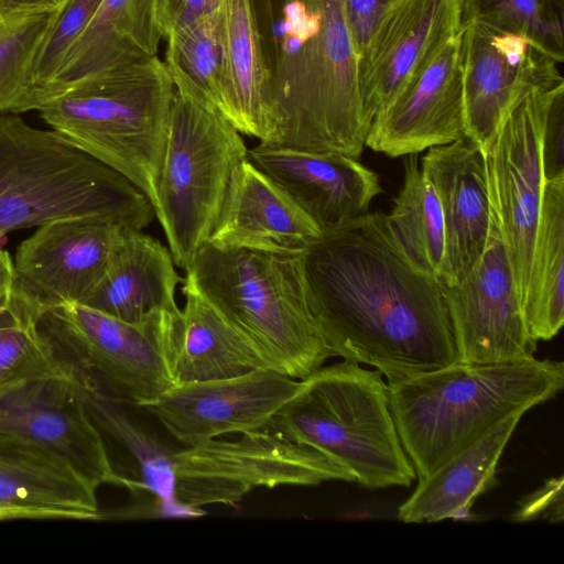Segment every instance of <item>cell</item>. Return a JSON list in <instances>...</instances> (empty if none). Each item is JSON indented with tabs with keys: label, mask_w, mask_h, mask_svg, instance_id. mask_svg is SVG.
<instances>
[{
	"label": "cell",
	"mask_w": 564,
	"mask_h": 564,
	"mask_svg": "<svg viewBox=\"0 0 564 564\" xmlns=\"http://www.w3.org/2000/svg\"><path fill=\"white\" fill-rule=\"evenodd\" d=\"M465 134L482 151L510 107L533 88L564 83L558 62L521 36L462 22Z\"/></svg>",
	"instance_id": "9a60e30c"
},
{
	"label": "cell",
	"mask_w": 564,
	"mask_h": 564,
	"mask_svg": "<svg viewBox=\"0 0 564 564\" xmlns=\"http://www.w3.org/2000/svg\"><path fill=\"white\" fill-rule=\"evenodd\" d=\"M404 182L388 219L401 243L423 269L440 278L445 254V227L435 189L409 154Z\"/></svg>",
	"instance_id": "4dcf8cb0"
},
{
	"label": "cell",
	"mask_w": 564,
	"mask_h": 564,
	"mask_svg": "<svg viewBox=\"0 0 564 564\" xmlns=\"http://www.w3.org/2000/svg\"><path fill=\"white\" fill-rule=\"evenodd\" d=\"M564 83L533 88L507 111L484 149L488 193L521 305L527 292L544 185L542 135Z\"/></svg>",
	"instance_id": "8fae6325"
},
{
	"label": "cell",
	"mask_w": 564,
	"mask_h": 564,
	"mask_svg": "<svg viewBox=\"0 0 564 564\" xmlns=\"http://www.w3.org/2000/svg\"><path fill=\"white\" fill-rule=\"evenodd\" d=\"M174 91L156 55L80 78L36 110L51 129L132 182L154 209Z\"/></svg>",
	"instance_id": "5b68a950"
},
{
	"label": "cell",
	"mask_w": 564,
	"mask_h": 564,
	"mask_svg": "<svg viewBox=\"0 0 564 564\" xmlns=\"http://www.w3.org/2000/svg\"><path fill=\"white\" fill-rule=\"evenodd\" d=\"M564 178L544 182L522 312L534 341L553 338L564 323Z\"/></svg>",
	"instance_id": "83f0119b"
},
{
	"label": "cell",
	"mask_w": 564,
	"mask_h": 564,
	"mask_svg": "<svg viewBox=\"0 0 564 564\" xmlns=\"http://www.w3.org/2000/svg\"><path fill=\"white\" fill-rule=\"evenodd\" d=\"M321 235V228L291 196L247 159L235 172L207 242L302 254Z\"/></svg>",
	"instance_id": "44dd1931"
},
{
	"label": "cell",
	"mask_w": 564,
	"mask_h": 564,
	"mask_svg": "<svg viewBox=\"0 0 564 564\" xmlns=\"http://www.w3.org/2000/svg\"><path fill=\"white\" fill-rule=\"evenodd\" d=\"M98 486L62 457L0 441V513L12 519L98 520Z\"/></svg>",
	"instance_id": "7402d4cb"
},
{
	"label": "cell",
	"mask_w": 564,
	"mask_h": 564,
	"mask_svg": "<svg viewBox=\"0 0 564 564\" xmlns=\"http://www.w3.org/2000/svg\"><path fill=\"white\" fill-rule=\"evenodd\" d=\"M219 31L223 115L240 133L264 143L271 130L269 72L252 0H221Z\"/></svg>",
	"instance_id": "d4e9b609"
},
{
	"label": "cell",
	"mask_w": 564,
	"mask_h": 564,
	"mask_svg": "<svg viewBox=\"0 0 564 564\" xmlns=\"http://www.w3.org/2000/svg\"><path fill=\"white\" fill-rule=\"evenodd\" d=\"M1 520H3V517H2V516H1V513H0V521H1Z\"/></svg>",
	"instance_id": "b9f144b4"
},
{
	"label": "cell",
	"mask_w": 564,
	"mask_h": 564,
	"mask_svg": "<svg viewBox=\"0 0 564 564\" xmlns=\"http://www.w3.org/2000/svg\"><path fill=\"white\" fill-rule=\"evenodd\" d=\"M564 364L534 357L465 364L388 381L391 414L416 477L423 479L506 416L554 398Z\"/></svg>",
	"instance_id": "3957f363"
},
{
	"label": "cell",
	"mask_w": 564,
	"mask_h": 564,
	"mask_svg": "<svg viewBox=\"0 0 564 564\" xmlns=\"http://www.w3.org/2000/svg\"><path fill=\"white\" fill-rule=\"evenodd\" d=\"M390 1L343 0L346 19L359 57L382 11Z\"/></svg>",
	"instance_id": "f35d334b"
},
{
	"label": "cell",
	"mask_w": 564,
	"mask_h": 564,
	"mask_svg": "<svg viewBox=\"0 0 564 564\" xmlns=\"http://www.w3.org/2000/svg\"><path fill=\"white\" fill-rule=\"evenodd\" d=\"M0 441L53 453L98 487L133 489L134 481L117 473L70 368L57 356L52 364L0 384Z\"/></svg>",
	"instance_id": "7c38bea8"
},
{
	"label": "cell",
	"mask_w": 564,
	"mask_h": 564,
	"mask_svg": "<svg viewBox=\"0 0 564 564\" xmlns=\"http://www.w3.org/2000/svg\"><path fill=\"white\" fill-rule=\"evenodd\" d=\"M102 0H63L44 39L32 72L33 110L40 94L56 77L67 53Z\"/></svg>",
	"instance_id": "e575fe53"
},
{
	"label": "cell",
	"mask_w": 564,
	"mask_h": 564,
	"mask_svg": "<svg viewBox=\"0 0 564 564\" xmlns=\"http://www.w3.org/2000/svg\"><path fill=\"white\" fill-rule=\"evenodd\" d=\"M249 161L284 189L321 228L340 226L369 212L381 193L378 175L356 159L258 144Z\"/></svg>",
	"instance_id": "ffe728a7"
},
{
	"label": "cell",
	"mask_w": 564,
	"mask_h": 564,
	"mask_svg": "<svg viewBox=\"0 0 564 564\" xmlns=\"http://www.w3.org/2000/svg\"><path fill=\"white\" fill-rule=\"evenodd\" d=\"M302 257L206 242L183 281L258 349L269 368L294 379L333 356L310 308Z\"/></svg>",
	"instance_id": "8992f818"
},
{
	"label": "cell",
	"mask_w": 564,
	"mask_h": 564,
	"mask_svg": "<svg viewBox=\"0 0 564 564\" xmlns=\"http://www.w3.org/2000/svg\"><path fill=\"white\" fill-rule=\"evenodd\" d=\"M538 518L552 522L563 520V476L553 477L527 496L513 513L514 521H532Z\"/></svg>",
	"instance_id": "74e56055"
},
{
	"label": "cell",
	"mask_w": 564,
	"mask_h": 564,
	"mask_svg": "<svg viewBox=\"0 0 564 564\" xmlns=\"http://www.w3.org/2000/svg\"><path fill=\"white\" fill-rule=\"evenodd\" d=\"M466 21L521 36L560 64L564 59V0H463Z\"/></svg>",
	"instance_id": "d6a6232c"
},
{
	"label": "cell",
	"mask_w": 564,
	"mask_h": 564,
	"mask_svg": "<svg viewBox=\"0 0 564 564\" xmlns=\"http://www.w3.org/2000/svg\"><path fill=\"white\" fill-rule=\"evenodd\" d=\"M169 249L142 230L123 228L99 282L79 303L138 323L161 310H178L175 290L184 280Z\"/></svg>",
	"instance_id": "603a6c76"
},
{
	"label": "cell",
	"mask_w": 564,
	"mask_h": 564,
	"mask_svg": "<svg viewBox=\"0 0 564 564\" xmlns=\"http://www.w3.org/2000/svg\"><path fill=\"white\" fill-rule=\"evenodd\" d=\"M174 352L177 383L209 381L269 368L258 349L189 286Z\"/></svg>",
	"instance_id": "4316f807"
},
{
	"label": "cell",
	"mask_w": 564,
	"mask_h": 564,
	"mask_svg": "<svg viewBox=\"0 0 564 564\" xmlns=\"http://www.w3.org/2000/svg\"><path fill=\"white\" fill-rule=\"evenodd\" d=\"M524 413L506 416L420 479L413 494L399 507L405 523L437 522L465 516L476 498L495 480L498 462Z\"/></svg>",
	"instance_id": "cb8c5ba5"
},
{
	"label": "cell",
	"mask_w": 564,
	"mask_h": 564,
	"mask_svg": "<svg viewBox=\"0 0 564 564\" xmlns=\"http://www.w3.org/2000/svg\"><path fill=\"white\" fill-rule=\"evenodd\" d=\"M240 134L218 110L174 91L154 215L178 268L209 240L235 172L248 159Z\"/></svg>",
	"instance_id": "9c48e42d"
},
{
	"label": "cell",
	"mask_w": 564,
	"mask_h": 564,
	"mask_svg": "<svg viewBox=\"0 0 564 564\" xmlns=\"http://www.w3.org/2000/svg\"><path fill=\"white\" fill-rule=\"evenodd\" d=\"M423 173L441 204L445 254L440 281H462L480 259L488 238L491 205L482 150L467 137L430 148Z\"/></svg>",
	"instance_id": "d6986e66"
},
{
	"label": "cell",
	"mask_w": 564,
	"mask_h": 564,
	"mask_svg": "<svg viewBox=\"0 0 564 564\" xmlns=\"http://www.w3.org/2000/svg\"><path fill=\"white\" fill-rule=\"evenodd\" d=\"M0 235V313L7 310L14 295L17 288V275L14 263L7 250L3 249Z\"/></svg>",
	"instance_id": "ab89813d"
},
{
	"label": "cell",
	"mask_w": 564,
	"mask_h": 564,
	"mask_svg": "<svg viewBox=\"0 0 564 564\" xmlns=\"http://www.w3.org/2000/svg\"><path fill=\"white\" fill-rule=\"evenodd\" d=\"M165 42L163 64L175 90L223 115L224 73L219 9L172 32L165 37Z\"/></svg>",
	"instance_id": "f546056e"
},
{
	"label": "cell",
	"mask_w": 564,
	"mask_h": 564,
	"mask_svg": "<svg viewBox=\"0 0 564 564\" xmlns=\"http://www.w3.org/2000/svg\"><path fill=\"white\" fill-rule=\"evenodd\" d=\"M220 3L221 0H153L154 22L161 39L217 11Z\"/></svg>",
	"instance_id": "8d00e7d4"
},
{
	"label": "cell",
	"mask_w": 564,
	"mask_h": 564,
	"mask_svg": "<svg viewBox=\"0 0 564 564\" xmlns=\"http://www.w3.org/2000/svg\"><path fill=\"white\" fill-rule=\"evenodd\" d=\"M62 2L63 0H0V18L26 12L54 10Z\"/></svg>",
	"instance_id": "60d3db41"
},
{
	"label": "cell",
	"mask_w": 564,
	"mask_h": 564,
	"mask_svg": "<svg viewBox=\"0 0 564 564\" xmlns=\"http://www.w3.org/2000/svg\"><path fill=\"white\" fill-rule=\"evenodd\" d=\"M269 72L265 147L357 159L370 130L343 0H252Z\"/></svg>",
	"instance_id": "7a4b0ae2"
},
{
	"label": "cell",
	"mask_w": 564,
	"mask_h": 564,
	"mask_svg": "<svg viewBox=\"0 0 564 564\" xmlns=\"http://www.w3.org/2000/svg\"><path fill=\"white\" fill-rule=\"evenodd\" d=\"M161 41L153 0H102L56 77L40 94L36 109L46 96L80 78L156 56Z\"/></svg>",
	"instance_id": "484cf974"
},
{
	"label": "cell",
	"mask_w": 564,
	"mask_h": 564,
	"mask_svg": "<svg viewBox=\"0 0 564 564\" xmlns=\"http://www.w3.org/2000/svg\"><path fill=\"white\" fill-rule=\"evenodd\" d=\"M124 227L78 217L37 227L17 248V288L35 308L82 303L105 273Z\"/></svg>",
	"instance_id": "e0dca14e"
},
{
	"label": "cell",
	"mask_w": 564,
	"mask_h": 564,
	"mask_svg": "<svg viewBox=\"0 0 564 564\" xmlns=\"http://www.w3.org/2000/svg\"><path fill=\"white\" fill-rule=\"evenodd\" d=\"M443 284L457 361L498 364L533 357L503 238L491 209L485 250L459 282Z\"/></svg>",
	"instance_id": "4fadbf2b"
},
{
	"label": "cell",
	"mask_w": 564,
	"mask_h": 564,
	"mask_svg": "<svg viewBox=\"0 0 564 564\" xmlns=\"http://www.w3.org/2000/svg\"><path fill=\"white\" fill-rule=\"evenodd\" d=\"M307 300L333 356L388 381L457 361L440 279L408 253L388 215L367 212L323 230L303 253Z\"/></svg>",
	"instance_id": "6da1fadb"
},
{
	"label": "cell",
	"mask_w": 564,
	"mask_h": 564,
	"mask_svg": "<svg viewBox=\"0 0 564 564\" xmlns=\"http://www.w3.org/2000/svg\"><path fill=\"white\" fill-rule=\"evenodd\" d=\"M154 216L148 197L122 174L53 129L0 115V235L78 217L142 230Z\"/></svg>",
	"instance_id": "277c9868"
},
{
	"label": "cell",
	"mask_w": 564,
	"mask_h": 564,
	"mask_svg": "<svg viewBox=\"0 0 564 564\" xmlns=\"http://www.w3.org/2000/svg\"><path fill=\"white\" fill-rule=\"evenodd\" d=\"M57 9L0 18V115L33 110L32 72Z\"/></svg>",
	"instance_id": "1f68e13d"
},
{
	"label": "cell",
	"mask_w": 564,
	"mask_h": 564,
	"mask_svg": "<svg viewBox=\"0 0 564 564\" xmlns=\"http://www.w3.org/2000/svg\"><path fill=\"white\" fill-rule=\"evenodd\" d=\"M72 372L76 391L94 423L134 460L140 474L138 488L153 495L163 511L172 506L178 508L174 499V451L137 423L121 402Z\"/></svg>",
	"instance_id": "f1b7e54d"
},
{
	"label": "cell",
	"mask_w": 564,
	"mask_h": 564,
	"mask_svg": "<svg viewBox=\"0 0 564 564\" xmlns=\"http://www.w3.org/2000/svg\"><path fill=\"white\" fill-rule=\"evenodd\" d=\"M544 182L564 178V91L554 99L542 135Z\"/></svg>",
	"instance_id": "d590c367"
},
{
	"label": "cell",
	"mask_w": 564,
	"mask_h": 564,
	"mask_svg": "<svg viewBox=\"0 0 564 564\" xmlns=\"http://www.w3.org/2000/svg\"><path fill=\"white\" fill-rule=\"evenodd\" d=\"M182 310L129 323L84 304L35 310L40 335L76 375L111 399L140 406L176 384Z\"/></svg>",
	"instance_id": "ba28073f"
},
{
	"label": "cell",
	"mask_w": 564,
	"mask_h": 564,
	"mask_svg": "<svg viewBox=\"0 0 564 564\" xmlns=\"http://www.w3.org/2000/svg\"><path fill=\"white\" fill-rule=\"evenodd\" d=\"M463 137L466 134L458 33L441 47L408 88L373 118L366 145L398 158Z\"/></svg>",
	"instance_id": "ac0fdd59"
},
{
	"label": "cell",
	"mask_w": 564,
	"mask_h": 564,
	"mask_svg": "<svg viewBox=\"0 0 564 564\" xmlns=\"http://www.w3.org/2000/svg\"><path fill=\"white\" fill-rule=\"evenodd\" d=\"M330 480L352 481L327 456L271 426L174 452V499L189 514L206 506H235L257 488Z\"/></svg>",
	"instance_id": "30bf717a"
},
{
	"label": "cell",
	"mask_w": 564,
	"mask_h": 564,
	"mask_svg": "<svg viewBox=\"0 0 564 564\" xmlns=\"http://www.w3.org/2000/svg\"><path fill=\"white\" fill-rule=\"evenodd\" d=\"M463 0H391L359 57L364 112L371 126L462 26Z\"/></svg>",
	"instance_id": "2e32d148"
},
{
	"label": "cell",
	"mask_w": 564,
	"mask_h": 564,
	"mask_svg": "<svg viewBox=\"0 0 564 564\" xmlns=\"http://www.w3.org/2000/svg\"><path fill=\"white\" fill-rule=\"evenodd\" d=\"M300 387L271 368L237 377L177 383L139 408L185 446L270 427Z\"/></svg>",
	"instance_id": "5bb4252c"
},
{
	"label": "cell",
	"mask_w": 564,
	"mask_h": 564,
	"mask_svg": "<svg viewBox=\"0 0 564 564\" xmlns=\"http://www.w3.org/2000/svg\"><path fill=\"white\" fill-rule=\"evenodd\" d=\"M271 427L321 452L367 488L409 487L416 477L382 373L357 362L322 366L301 379Z\"/></svg>",
	"instance_id": "52a82bcc"
},
{
	"label": "cell",
	"mask_w": 564,
	"mask_h": 564,
	"mask_svg": "<svg viewBox=\"0 0 564 564\" xmlns=\"http://www.w3.org/2000/svg\"><path fill=\"white\" fill-rule=\"evenodd\" d=\"M55 358L36 328L33 306L15 288L10 306L0 313V384L41 369Z\"/></svg>",
	"instance_id": "836d02e7"
}]
</instances>
